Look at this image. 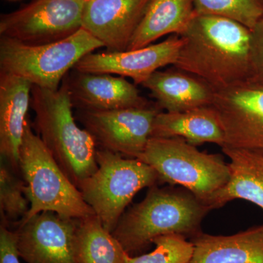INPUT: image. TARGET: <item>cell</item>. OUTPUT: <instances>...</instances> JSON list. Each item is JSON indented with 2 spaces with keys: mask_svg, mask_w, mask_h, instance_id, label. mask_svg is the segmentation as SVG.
Instances as JSON below:
<instances>
[{
  "mask_svg": "<svg viewBox=\"0 0 263 263\" xmlns=\"http://www.w3.org/2000/svg\"><path fill=\"white\" fill-rule=\"evenodd\" d=\"M252 31L235 21L195 14L180 35L174 67L200 78L215 91L250 81Z\"/></svg>",
  "mask_w": 263,
  "mask_h": 263,
  "instance_id": "1",
  "label": "cell"
},
{
  "mask_svg": "<svg viewBox=\"0 0 263 263\" xmlns=\"http://www.w3.org/2000/svg\"><path fill=\"white\" fill-rule=\"evenodd\" d=\"M212 210L186 189L156 184L124 213L112 234L126 253L137 256L162 235H181L190 240L200 234L202 221Z\"/></svg>",
  "mask_w": 263,
  "mask_h": 263,
  "instance_id": "2",
  "label": "cell"
},
{
  "mask_svg": "<svg viewBox=\"0 0 263 263\" xmlns=\"http://www.w3.org/2000/svg\"><path fill=\"white\" fill-rule=\"evenodd\" d=\"M67 84L56 91L32 86L34 128L45 146L72 182L79 187L98 169L97 143L76 124Z\"/></svg>",
  "mask_w": 263,
  "mask_h": 263,
  "instance_id": "3",
  "label": "cell"
},
{
  "mask_svg": "<svg viewBox=\"0 0 263 263\" xmlns=\"http://www.w3.org/2000/svg\"><path fill=\"white\" fill-rule=\"evenodd\" d=\"M19 171L29 202V212L22 220L47 212L73 219L95 215L79 189L32 130L29 119L19 150Z\"/></svg>",
  "mask_w": 263,
  "mask_h": 263,
  "instance_id": "4",
  "label": "cell"
},
{
  "mask_svg": "<svg viewBox=\"0 0 263 263\" xmlns=\"http://www.w3.org/2000/svg\"><path fill=\"white\" fill-rule=\"evenodd\" d=\"M102 47L103 43L84 28L62 41L42 45L1 37L0 67L1 72L22 78L33 86L56 91L83 57Z\"/></svg>",
  "mask_w": 263,
  "mask_h": 263,
  "instance_id": "5",
  "label": "cell"
},
{
  "mask_svg": "<svg viewBox=\"0 0 263 263\" xmlns=\"http://www.w3.org/2000/svg\"><path fill=\"white\" fill-rule=\"evenodd\" d=\"M97 162L98 169L78 188L104 228L112 233L135 195L160 179L143 161L103 148L97 151Z\"/></svg>",
  "mask_w": 263,
  "mask_h": 263,
  "instance_id": "6",
  "label": "cell"
},
{
  "mask_svg": "<svg viewBox=\"0 0 263 263\" xmlns=\"http://www.w3.org/2000/svg\"><path fill=\"white\" fill-rule=\"evenodd\" d=\"M138 159L155 170L160 183L186 189L207 205L230 178L222 156L200 152L181 138H151Z\"/></svg>",
  "mask_w": 263,
  "mask_h": 263,
  "instance_id": "7",
  "label": "cell"
},
{
  "mask_svg": "<svg viewBox=\"0 0 263 263\" xmlns=\"http://www.w3.org/2000/svg\"><path fill=\"white\" fill-rule=\"evenodd\" d=\"M81 0H34L0 21L2 37L26 44L57 42L82 28Z\"/></svg>",
  "mask_w": 263,
  "mask_h": 263,
  "instance_id": "8",
  "label": "cell"
},
{
  "mask_svg": "<svg viewBox=\"0 0 263 263\" xmlns=\"http://www.w3.org/2000/svg\"><path fill=\"white\" fill-rule=\"evenodd\" d=\"M160 112L148 105L108 110H83L80 117L85 129L100 148L138 159L152 138L154 122Z\"/></svg>",
  "mask_w": 263,
  "mask_h": 263,
  "instance_id": "9",
  "label": "cell"
},
{
  "mask_svg": "<svg viewBox=\"0 0 263 263\" xmlns=\"http://www.w3.org/2000/svg\"><path fill=\"white\" fill-rule=\"evenodd\" d=\"M212 107L224 132V147L263 152V88L246 83L216 90Z\"/></svg>",
  "mask_w": 263,
  "mask_h": 263,
  "instance_id": "10",
  "label": "cell"
},
{
  "mask_svg": "<svg viewBox=\"0 0 263 263\" xmlns=\"http://www.w3.org/2000/svg\"><path fill=\"white\" fill-rule=\"evenodd\" d=\"M79 220L47 212L21 221L15 231L19 257L26 263H77Z\"/></svg>",
  "mask_w": 263,
  "mask_h": 263,
  "instance_id": "11",
  "label": "cell"
},
{
  "mask_svg": "<svg viewBox=\"0 0 263 263\" xmlns=\"http://www.w3.org/2000/svg\"><path fill=\"white\" fill-rule=\"evenodd\" d=\"M182 40L173 34L165 41L136 50L90 53L76 64L77 72L104 73L129 78L142 84L156 71L178 60Z\"/></svg>",
  "mask_w": 263,
  "mask_h": 263,
  "instance_id": "12",
  "label": "cell"
},
{
  "mask_svg": "<svg viewBox=\"0 0 263 263\" xmlns=\"http://www.w3.org/2000/svg\"><path fill=\"white\" fill-rule=\"evenodd\" d=\"M149 0H91L85 3L82 28L103 43L108 51H124Z\"/></svg>",
  "mask_w": 263,
  "mask_h": 263,
  "instance_id": "13",
  "label": "cell"
},
{
  "mask_svg": "<svg viewBox=\"0 0 263 263\" xmlns=\"http://www.w3.org/2000/svg\"><path fill=\"white\" fill-rule=\"evenodd\" d=\"M77 72V71H76ZM67 83L72 103L83 110H108L148 106L135 84L122 76L77 72Z\"/></svg>",
  "mask_w": 263,
  "mask_h": 263,
  "instance_id": "14",
  "label": "cell"
},
{
  "mask_svg": "<svg viewBox=\"0 0 263 263\" xmlns=\"http://www.w3.org/2000/svg\"><path fill=\"white\" fill-rule=\"evenodd\" d=\"M32 84L28 81L1 72L0 75V153L17 174L19 150L28 119Z\"/></svg>",
  "mask_w": 263,
  "mask_h": 263,
  "instance_id": "15",
  "label": "cell"
},
{
  "mask_svg": "<svg viewBox=\"0 0 263 263\" xmlns=\"http://www.w3.org/2000/svg\"><path fill=\"white\" fill-rule=\"evenodd\" d=\"M166 112L212 106L215 89L200 78L180 70H157L141 84Z\"/></svg>",
  "mask_w": 263,
  "mask_h": 263,
  "instance_id": "16",
  "label": "cell"
},
{
  "mask_svg": "<svg viewBox=\"0 0 263 263\" xmlns=\"http://www.w3.org/2000/svg\"><path fill=\"white\" fill-rule=\"evenodd\" d=\"M221 149L230 160V178L224 187L212 195L208 205L213 210L241 199L263 211V152L230 147Z\"/></svg>",
  "mask_w": 263,
  "mask_h": 263,
  "instance_id": "17",
  "label": "cell"
},
{
  "mask_svg": "<svg viewBox=\"0 0 263 263\" xmlns=\"http://www.w3.org/2000/svg\"><path fill=\"white\" fill-rule=\"evenodd\" d=\"M190 240L191 263H263V224L231 235L202 232Z\"/></svg>",
  "mask_w": 263,
  "mask_h": 263,
  "instance_id": "18",
  "label": "cell"
},
{
  "mask_svg": "<svg viewBox=\"0 0 263 263\" xmlns=\"http://www.w3.org/2000/svg\"><path fill=\"white\" fill-rule=\"evenodd\" d=\"M152 138H181L197 146L205 143L224 147V134L214 109L201 107L182 112H160L152 128Z\"/></svg>",
  "mask_w": 263,
  "mask_h": 263,
  "instance_id": "19",
  "label": "cell"
},
{
  "mask_svg": "<svg viewBox=\"0 0 263 263\" xmlns=\"http://www.w3.org/2000/svg\"><path fill=\"white\" fill-rule=\"evenodd\" d=\"M195 15L193 0H149L127 51L146 47L167 34L181 35Z\"/></svg>",
  "mask_w": 263,
  "mask_h": 263,
  "instance_id": "20",
  "label": "cell"
},
{
  "mask_svg": "<svg viewBox=\"0 0 263 263\" xmlns=\"http://www.w3.org/2000/svg\"><path fill=\"white\" fill-rule=\"evenodd\" d=\"M126 252L96 215L79 221L76 234L77 263H126Z\"/></svg>",
  "mask_w": 263,
  "mask_h": 263,
  "instance_id": "21",
  "label": "cell"
},
{
  "mask_svg": "<svg viewBox=\"0 0 263 263\" xmlns=\"http://www.w3.org/2000/svg\"><path fill=\"white\" fill-rule=\"evenodd\" d=\"M195 14L235 21L251 29L263 18V0H193Z\"/></svg>",
  "mask_w": 263,
  "mask_h": 263,
  "instance_id": "22",
  "label": "cell"
},
{
  "mask_svg": "<svg viewBox=\"0 0 263 263\" xmlns=\"http://www.w3.org/2000/svg\"><path fill=\"white\" fill-rule=\"evenodd\" d=\"M0 209L2 223L5 224L19 219L22 220L29 210L24 181L3 160L0 167Z\"/></svg>",
  "mask_w": 263,
  "mask_h": 263,
  "instance_id": "23",
  "label": "cell"
},
{
  "mask_svg": "<svg viewBox=\"0 0 263 263\" xmlns=\"http://www.w3.org/2000/svg\"><path fill=\"white\" fill-rule=\"evenodd\" d=\"M155 249L148 254L130 256L126 253V263H191L193 243L181 235H162L153 241Z\"/></svg>",
  "mask_w": 263,
  "mask_h": 263,
  "instance_id": "24",
  "label": "cell"
},
{
  "mask_svg": "<svg viewBox=\"0 0 263 263\" xmlns=\"http://www.w3.org/2000/svg\"><path fill=\"white\" fill-rule=\"evenodd\" d=\"M251 31L252 75L249 83L263 88V18Z\"/></svg>",
  "mask_w": 263,
  "mask_h": 263,
  "instance_id": "25",
  "label": "cell"
},
{
  "mask_svg": "<svg viewBox=\"0 0 263 263\" xmlns=\"http://www.w3.org/2000/svg\"><path fill=\"white\" fill-rule=\"evenodd\" d=\"M15 232L2 223L0 227V263H21Z\"/></svg>",
  "mask_w": 263,
  "mask_h": 263,
  "instance_id": "26",
  "label": "cell"
},
{
  "mask_svg": "<svg viewBox=\"0 0 263 263\" xmlns=\"http://www.w3.org/2000/svg\"><path fill=\"white\" fill-rule=\"evenodd\" d=\"M81 1L84 2V3H88V2L91 1V0H81Z\"/></svg>",
  "mask_w": 263,
  "mask_h": 263,
  "instance_id": "27",
  "label": "cell"
}]
</instances>
